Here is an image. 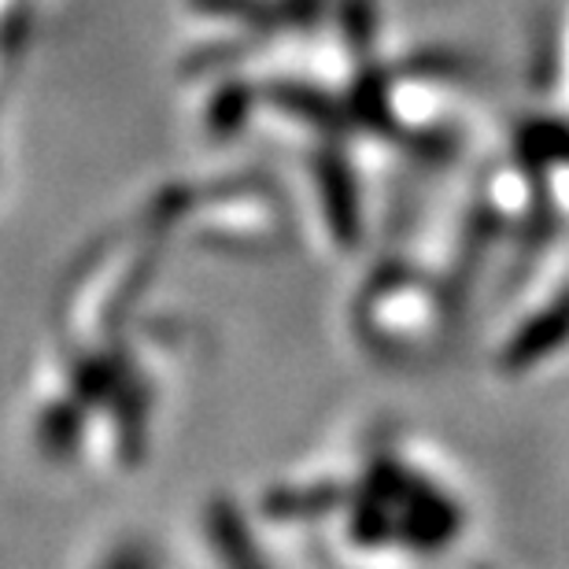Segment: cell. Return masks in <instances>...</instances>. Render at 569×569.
I'll use <instances>...</instances> for the list:
<instances>
[{
    "label": "cell",
    "mask_w": 569,
    "mask_h": 569,
    "mask_svg": "<svg viewBox=\"0 0 569 569\" xmlns=\"http://www.w3.org/2000/svg\"><path fill=\"white\" fill-rule=\"evenodd\" d=\"M473 488L426 432L359 418L284 466L252 499L200 518L211 562L418 566L473 532Z\"/></svg>",
    "instance_id": "obj_1"
},
{
    "label": "cell",
    "mask_w": 569,
    "mask_h": 569,
    "mask_svg": "<svg viewBox=\"0 0 569 569\" xmlns=\"http://www.w3.org/2000/svg\"><path fill=\"white\" fill-rule=\"evenodd\" d=\"M192 356L197 329L163 311L156 292L63 281L22 392L33 459L89 477L141 470Z\"/></svg>",
    "instance_id": "obj_2"
},
{
    "label": "cell",
    "mask_w": 569,
    "mask_h": 569,
    "mask_svg": "<svg viewBox=\"0 0 569 569\" xmlns=\"http://www.w3.org/2000/svg\"><path fill=\"white\" fill-rule=\"evenodd\" d=\"M178 248L222 256H267L289 237V200L252 167H222L174 178L141 200Z\"/></svg>",
    "instance_id": "obj_3"
},
{
    "label": "cell",
    "mask_w": 569,
    "mask_h": 569,
    "mask_svg": "<svg viewBox=\"0 0 569 569\" xmlns=\"http://www.w3.org/2000/svg\"><path fill=\"white\" fill-rule=\"evenodd\" d=\"M49 0H0V178H4V119L44 33Z\"/></svg>",
    "instance_id": "obj_4"
}]
</instances>
